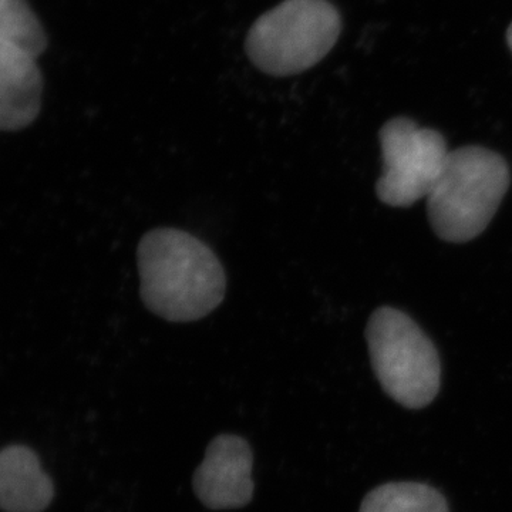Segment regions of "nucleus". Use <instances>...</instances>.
<instances>
[{
    "label": "nucleus",
    "mask_w": 512,
    "mask_h": 512,
    "mask_svg": "<svg viewBox=\"0 0 512 512\" xmlns=\"http://www.w3.org/2000/svg\"><path fill=\"white\" fill-rule=\"evenodd\" d=\"M137 266L144 305L168 322L204 319L227 293V275L218 256L181 229L147 232L138 244Z\"/></svg>",
    "instance_id": "obj_1"
},
{
    "label": "nucleus",
    "mask_w": 512,
    "mask_h": 512,
    "mask_svg": "<svg viewBox=\"0 0 512 512\" xmlns=\"http://www.w3.org/2000/svg\"><path fill=\"white\" fill-rule=\"evenodd\" d=\"M510 183V167L495 151L480 146L450 151L427 195L431 228L454 244L477 238L493 220Z\"/></svg>",
    "instance_id": "obj_2"
},
{
    "label": "nucleus",
    "mask_w": 512,
    "mask_h": 512,
    "mask_svg": "<svg viewBox=\"0 0 512 512\" xmlns=\"http://www.w3.org/2000/svg\"><path fill=\"white\" fill-rule=\"evenodd\" d=\"M340 32L342 18L329 0H284L252 25L245 52L262 73L295 76L322 62Z\"/></svg>",
    "instance_id": "obj_3"
},
{
    "label": "nucleus",
    "mask_w": 512,
    "mask_h": 512,
    "mask_svg": "<svg viewBox=\"0 0 512 512\" xmlns=\"http://www.w3.org/2000/svg\"><path fill=\"white\" fill-rule=\"evenodd\" d=\"M366 339L377 380L393 400L407 409H423L436 399L439 353L410 316L390 306L377 309L367 323Z\"/></svg>",
    "instance_id": "obj_4"
},
{
    "label": "nucleus",
    "mask_w": 512,
    "mask_h": 512,
    "mask_svg": "<svg viewBox=\"0 0 512 512\" xmlns=\"http://www.w3.org/2000/svg\"><path fill=\"white\" fill-rule=\"evenodd\" d=\"M383 174L376 184L379 200L390 207H410L427 197L450 151L439 131L407 117L387 121L379 133Z\"/></svg>",
    "instance_id": "obj_5"
},
{
    "label": "nucleus",
    "mask_w": 512,
    "mask_h": 512,
    "mask_svg": "<svg viewBox=\"0 0 512 512\" xmlns=\"http://www.w3.org/2000/svg\"><path fill=\"white\" fill-rule=\"evenodd\" d=\"M252 463L254 456L247 440L234 434L215 437L195 471V494L210 510L245 507L254 495Z\"/></svg>",
    "instance_id": "obj_6"
},
{
    "label": "nucleus",
    "mask_w": 512,
    "mask_h": 512,
    "mask_svg": "<svg viewBox=\"0 0 512 512\" xmlns=\"http://www.w3.org/2000/svg\"><path fill=\"white\" fill-rule=\"evenodd\" d=\"M37 57L0 43V131L30 126L42 109L43 77Z\"/></svg>",
    "instance_id": "obj_7"
},
{
    "label": "nucleus",
    "mask_w": 512,
    "mask_h": 512,
    "mask_svg": "<svg viewBox=\"0 0 512 512\" xmlns=\"http://www.w3.org/2000/svg\"><path fill=\"white\" fill-rule=\"evenodd\" d=\"M55 497V485L35 451L9 446L0 451V510L42 512Z\"/></svg>",
    "instance_id": "obj_8"
},
{
    "label": "nucleus",
    "mask_w": 512,
    "mask_h": 512,
    "mask_svg": "<svg viewBox=\"0 0 512 512\" xmlns=\"http://www.w3.org/2000/svg\"><path fill=\"white\" fill-rule=\"evenodd\" d=\"M359 512H450L446 498L427 484L389 483L370 491Z\"/></svg>",
    "instance_id": "obj_9"
},
{
    "label": "nucleus",
    "mask_w": 512,
    "mask_h": 512,
    "mask_svg": "<svg viewBox=\"0 0 512 512\" xmlns=\"http://www.w3.org/2000/svg\"><path fill=\"white\" fill-rule=\"evenodd\" d=\"M0 43L18 46L39 57L47 49V36L28 0H0Z\"/></svg>",
    "instance_id": "obj_10"
},
{
    "label": "nucleus",
    "mask_w": 512,
    "mask_h": 512,
    "mask_svg": "<svg viewBox=\"0 0 512 512\" xmlns=\"http://www.w3.org/2000/svg\"><path fill=\"white\" fill-rule=\"evenodd\" d=\"M507 42L508 46H510L511 52H512V23L510 28L507 30Z\"/></svg>",
    "instance_id": "obj_11"
}]
</instances>
